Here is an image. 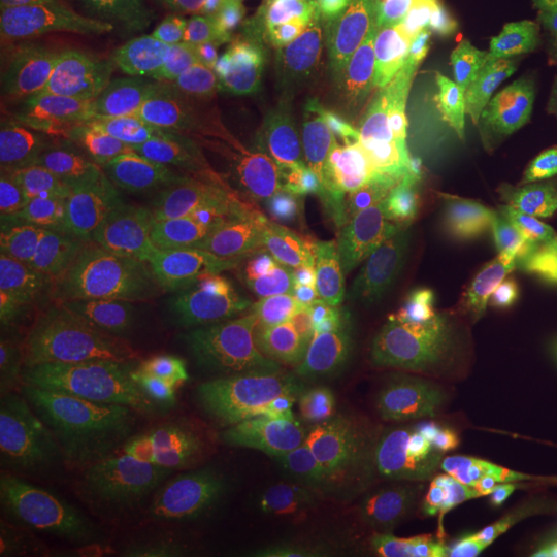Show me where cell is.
<instances>
[{"label":"cell","mask_w":557,"mask_h":557,"mask_svg":"<svg viewBox=\"0 0 557 557\" xmlns=\"http://www.w3.org/2000/svg\"><path fill=\"white\" fill-rule=\"evenodd\" d=\"M225 59L223 46L170 34L112 2L11 15L0 29L7 79H48L100 64L202 71Z\"/></svg>","instance_id":"6da1fadb"},{"label":"cell","mask_w":557,"mask_h":557,"mask_svg":"<svg viewBox=\"0 0 557 557\" xmlns=\"http://www.w3.org/2000/svg\"><path fill=\"white\" fill-rule=\"evenodd\" d=\"M308 434L301 419L244 407L184 471V483L239 512L298 524L314 496L304 483Z\"/></svg>","instance_id":"7a4b0ae2"},{"label":"cell","mask_w":557,"mask_h":557,"mask_svg":"<svg viewBox=\"0 0 557 557\" xmlns=\"http://www.w3.org/2000/svg\"><path fill=\"white\" fill-rule=\"evenodd\" d=\"M227 128L225 120L197 119L161 101L122 103L100 160L79 186L188 200L220 168Z\"/></svg>","instance_id":"3957f363"},{"label":"cell","mask_w":557,"mask_h":557,"mask_svg":"<svg viewBox=\"0 0 557 557\" xmlns=\"http://www.w3.org/2000/svg\"><path fill=\"white\" fill-rule=\"evenodd\" d=\"M188 234V200L75 186L52 199L36 242L98 273L135 277L143 260Z\"/></svg>","instance_id":"277c9868"},{"label":"cell","mask_w":557,"mask_h":557,"mask_svg":"<svg viewBox=\"0 0 557 557\" xmlns=\"http://www.w3.org/2000/svg\"><path fill=\"white\" fill-rule=\"evenodd\" d=\"M483 405L444 366L379 356L324 380L301 423L310 440L345 438L416 416H465Z\"/></svg>","instance_id":"5b68a950"},{"label":"cell","mask_w":557,"mask_h":557,"mask_svg":"<svg viewBox=\"0 0 557 557\" xmlns=\"http://www.w3.org/2000/svg\"><path fill=\"white\" fill-rule=\"evenodd\" d=\"M244 407L238 382L205 343L193 356L145 379L135 397V460L182 483L190 460Z\"/></svg>","instance_id":"8992f818"},{"label":"cell","mask_w":557,"mask_h":557,"mask_svg":"<svg viewBox=\"0 0 557 557\" xmlns=\"http://www.w3.org/2000/svg\"><path fill=\"white\" fill-rule=\"evenodd\" d=\"M120 106L60 89L32 101L4 156V184L23 199L59 197L83 184L119 116Z\"/></svg>","instance_id":"52a82bcc"},{"label":"cell","mask_w":557,"mask_h":557,"mask_svg":"<svg viewBox=\"0 0 557 557\" xmlns=\"http://www.w3.org/2000/svg\"><path fill=\"white\" fill-rule=\"evenodd\" d=\"M531 131V103L515 83L469 81L440 112L428 143L438 178L469 190H498L520 178Z\"/></svg>","instance_id":"ba28073f"},{"label":"cell","mask_w":557,"mask_h":557,"mask_svg":"<svg viewBox=\"0 0 557 557\" xmlns=\"http://www.w3.org/2000/svg\"><path fill=\"white\" fill-rule=\"evenodd\" d=\"M537 440L508 416L428 458L391 494L450 517H487L527 496V465Z\"/></svg>","instance_id":"9c48e42d"},{"label":"cell","mask_w":557,"mask_h":557,"mask_svg":"<svg viewBox=\"0 0 557 557\" xmlns=\"http://www.w3.org/2000/svg\"><path fill=\"white\" fill-rule=\"evenodd\" d=\"M211 349L242 379L287 386L368 363L379 354L349 345L335 331L310 324L277 306H252L207 333Z\"/></svg>","instance_id":"30bf717a"},{"label":"cell","mask_w":557,"mask_h":557,"mask_svg":"<svg viewBox=\"0 0 557 557\" xmlns=\"http://www.w3.org/2000/svg\"><path fill=\"white\" fill-rule=\"evenodd\" d=\"M485 517L440 515L395 494L320 499L299 518L312 557H405L471 535Z\"/></svg>","instance_id":"8fae6325"},{"label":"cell","mask_w":557,"mask_h":557,"mask_svg":"<svg viewBox=\"0 0 557 557\" xmlns=\"http://www.w3.org/2000/svg\"><path fill=\"white\" fill-rule=\"evenodd\" d=\"M119 557H312L296 524L176 490Z\"/></svg>","instance_id":"7c38bea8"},{"label":"cell","mask_w":557,"mask_h":557,"mask_svg":"<svg viewBox=\"0 0 557 557\" xmlns=\"http://www.w3.org/2000/svg\"><path fill=\"white\" fill-rule=\"evenodd\" d=\"M374 190L329 163H317L275 232L324 260L366 267L398 255L393 223Z\"/></svg>","instance_id":"4fadbf2b"},{"label":"cell","mask_w":557,"mask_h":557,"mask_svg":"<svg viewBox=\"0 0 557 557\" xmlns=\"http://www.w3.org/2000/svg\"><path fill=\"white\" fill-rule=\"evenodd\" d=\"M267 298L283 312L310 324L370 338L421 361L438 363L430 358V347L397 292L363 267L324 260L314 273L267 294Z\"/></svg>","instance_id":"5bb4252c"},{"label":"cell","mask_w":557,"mask_h":557,"mask_svg":"<svg viewBox=\"0 0 557 557\" xmlns=\"http://www.w3.org/2000/svg\"><path fill=\"white\" fill-rule=\"evenodd\" d=\"M465 326L473 361L499 395L533 400L557 382V331L524 304H499L475 289Z\"/></svg>","instance_id":"9a60e30c"},{"label":"cell","mask_w":557,"mask_h":557,"mask_svg":"<svg viewBox=\"0 0 557 557\" xmlns=\"http://www.w3.org/2000/svg\"><path fill=\"white\" fill-rule=\"evenodd\" d=\"M89 267L32 246L0 260V329L7 343H34L75 326L83 306L100 292Z\"/></svg>","instance_id":"2e32d148"},{"label":"cell","mask_w":557,"mask_h":557,"mask_svg":"<svg viewBox=\"0 0 557 557\" xmlns=\"http://www.w3.org/2000/svg\"><path fill=\"white\" fill-rule=\"evenodd\" d=\"M176 485L137 462L96 458L59 531L101 557H119Z\"/></svg>","instance_id":"e0dca14e"},{"label":"cell","mask_w":557,"mask_h":557,"mask_svg":"<svg viewBox=\"0 0 557 557\" xmlns=\"http://www.w3.org/2000/svg\"><path fill=\"white\" fill-rule=\"evenodd\" d=\"M314 172L283 158L221 161L188 199L190 232L244 234L275 230Z\"/></svg>","instance_id":"ac0fdd59"},{"label":"cell","mask_w":557,"mask_h":557,"mask_svg":"<svg viewBox=\"0 0 557 557\" xmlns=\"http://www.w3.org/2000/svg\"><path fill=\"white\" fill-rule=\"evenodd\" d=\"M77 331L100 338L143 379L193 356L205 345L200 331L137 287L100 289L75 320Z\"/></svg>","instance_id":"d6986e66"},{"label":"cell","mask_w":557,"mask_h":557,"mask_svg":"<svg viewBox=\"0 0 557 557\" xmlns=\"http://www.w3.org/2000/svg\"><path fill=\"white\" fill-rule=\"evenodd\" d=\"M338 98L341 91L306 71H287L234 98L225 110V124L252 149L304 153L331 126Z\"/></svg>","instance_id":"ffe728a7"},{"label":"cell","mask_w":557,"mask_h":557,"mask_svg":"<svg viewBox=\"0 0 557 557\" xmlns=\"http://www.w3.org/2000/svg\"><path fill=\"white\" fill-rule=\"evenodd\" d=\"M432 457L386 432L310 440L301 475L314 498L391 494Z\"/></svg>","instance_id":"44dd1931"},{"label":"cell","mask_w":557,"mask_h":557,"mask_svg":"<svg viewBox=\"0 0 557 557\" xmlns=\"http://www.w3.org/2000/svg\"><path fill=\"white\" fill-rule=\"evenodd\" d=\"M163 9L205 41L236 46L257 62L292 59L306 25L285 0H160Z\"/></svg>","instance_id":"7402d4cb"},{"label":"cell","mask_w":557,"mask_h":557,"mask_svg":"<svg viewBox=\"0 0 557 557\" xmlns=\"http://www.w3.org/2000/svg\"><path fill=\"white\" fill-rule=\"evenodd\" d=\"M135 278L165 298L180 319L200 333L246 308L269 304L262 292L174 246L143 260Z\"/></svg>","instance_id":"603a6c76"},{"label":"cell","mask_w":557,"mask_h":557,"mask_svg":"<svg viewBox=\"0 0 557 557\" xmlns=\"http://www.w3.org/2000/svg\"><path fill=\"white\" fill-rule=\"evenodd\" d=\"M94 462L64 448L2 440V506L59 529Z\"/></svg>","instance_id":"cb8c5ba5"},{"label":"cell","mask_w":557,"mask_h":557,"mask_svg":"<svg viewBox=\"0 0 557 557\" xmlns=\"http://www.w3.org/2000/svg\"><path fill=\"white\" fill-rule=\"evenodd\" d=\"M133 436L135 397L71 395L54 403L52 411L34 430L4 434L2 440L54 446L103 460L137 462Z\"/></svg>","instance_id":"d4e9b609"},{"label":"cell","mask_w":557,"mask_h":557,"mask_svg":"<svg viewBox=\"0 0 557 557\" xmlns=\"http://www.w3.org/2000/svg\"><path fill=\"white\" fill-rule=\"evenodd\" d=\"M172 246L218 267L264 296L294 285L324 262L283 238L275 230L244 234L190 232Z\"/></svg>","instance_id":"484cf974"},{"label":"cell","mask_w":557,"mask_h":557,"mask_svg":"<svg viewBox=\"0 0 557 557\" xmlns=\"http://www.w3.org/2000/svg\"><path fill=\"white\" fill-rule=\"evenodd\" d=\"M48 380L54 403L71 395L137 397L145 379L100 338L77 329L25 345Z\"/></svg>","instance_id":"4316f807"},{"label":"cell","mask_w":557,"mask_h":557,"mask_svg":"<svg viewBox=\"0 0 557 557\" xmlns=\"http://www.w3.org/2000/svg\"><path fill=\"white\" fill-rule=\"evenodd\" d=\"M347 170L376 195L395 199H419L438 176L436 156L428 139L398 124L347 161Z\"/></svg>","instance_id":"83f0119b"},{"label":"cell","mask_w":557,"mask_h":557,"mask_svg":"<svg viewBox=\"0 0 557 557\" xmlns=\"http://www.w3.org/2000/svg\"><path fill=\"white\" fill-rule=\"evenodd\" d=\"M395 124L391 94L363 83L341 91L331 126L301 156L314 163H347Z\"/></svg>","instance_id":"f1b7e54d"},{"label":"cell","mask_w":557,"mask_h":557,"mask_svg":"<svg viewBox=\"0 0 557 557\" xmlns=\"http://www.w3.org/2000/svg\"><path fill=\"white\" fill-rule=\"evenodd\" d=\"M460 75L440 60L428 32H388L374 41L366 83L393 94L418 83L444 89L458 83Z\"/></svg>","instance_id":"f546056e"},{"label":"cell","mask_w":557,"mask_h":557,"mask_svg":"<svg viewBox=\"0 0 557 557\" xmlns=\"http://www.w3.org/2000/svg\"><path fill=\"white\" fill-rule=\"evenodd\" d=\"M54 398L38 363L21 343L2 341L0 356V430L23 434L52 411Z\"/></svg>","instance_id":"4dcf8cb0"},{"label":"cell","mask_w":557,"mask_h":557,"mask_svg":"<svg viewBox=\"0 0 557 557\" xmlns=\"http://www.w3.org/2000/svg\"><path fill=\"white\" fill-rule=\"evenodd\" d=\"M492 29L483 0H450L436 25L428 32L440 60L462 73V62L473 59Z\"/></svg>","instance_id":"1f68e13d"},{"label":"cell","mask_w":557,"mask_h":557,"mask_svg":"<svg viewBox=\"0 0 557 557\" xmlns=\"http://www.w3.org/2000/svg\"><path fill=\"white\" fill-rule=\"evenodd\" d=\"M374 52V41L356 29H337L308 60L304 71L320 83L345 91L363 85Z\"/></svg>","instance_id":"d6a6232c"},{"label":"cell","mask_w":557,"mask_h":557,"mask_svg":"<svg viewBox=\"0 0 557 557\" xmlns=\"http://www.w3.org/2000/svg\"><path fill=\"white\" fill-rule=\"evenodd\" d=\"M0 557H101L98 552L62 535L59 529L11 508L0 510Z\"/></svg>","instance_id":"836d02e7"},{"label":"cell","mask_w":557,"mask_h":557,"mask_svg":"<svg viewBox=\"0 0 557 557\" xmlns=\"http://www.w3.org/2000/svg\"><path fill=\"white\" fill-rule=\"evenodd\" d=\"M524 292L557 331V213L541 221L529 239L522 267Z\"/></svg>","instance_id":"e575fe53"},{"label":"cell","mask_w":557,"mask_h":557,"mask_svg":"<svg viewBox=\"0 0 557 557\" xmlns=\"http://www.w3.org/2000/svg\"><path fill=\"white\" fill-rule=\"evenodd\" d=\"M556 522L533 502L517 499L490 533V557H515L533 549L552 533Z\"/></svg>","instance_id":"d590c367"},{"label":"cell","mask_w":557,"mask_h":557,"mask_svg":"<svg viewBox=\"0 0 557 557\" xmlns=\"http://www.w3.org/2000/svg\"><path fill=\"white\" fill-rule=\"evenodd\" d=\"M338 20L366 27H405L411 0H317Z\"/></svg>","instance_id":"8d00e7d4"},{"label":"cell","mask_w":557,"mask_h":557,"mask_svg":"<svg viewBox=\"0 0 557 557\" xmlns=\"http://www.w3.org/2000/svg\"><path fill=\"white\" fill-rule=\"evenodd\" d=\"M438 91V87L432 83H418V85H409L393 91L391 103H393L398 126L428 139L438 116L436 101H434Z\"/></svg>","instance_id":"74e56055"},{"label":"cell","mask_w":557,"mask_h":557,"mask_svg":"<svg viewBox=\"0 0 557 557\" xmlns=\"http://www.w3.org/2000/svg\"><path fill=\"white\" fill-rule=\"evenodd\" d=\"M527 496L537 502L557 524V448L541 444L533 448L527 465Z\"/></svg>","instance_id":"f35d334b"},{"label":"cell","mask_w":557,"mask_h":557,"mask_svg":"<svg viewBox=\"0 0 557 557\" xmlns=\"http://www.w3.org/2000/svg\"><path fill=\"white\" fill-rule=\"evenodd\" d=\"M527 40L531 57L557 48V0H535L527 21Z\"/></svg>","instance_id":"ab89813d"},{"label":"cell","mask_w":557,"mask_h":557,"mask_svg":"<svg viewBox=\"0 0 557 557\" xmlns=\"http://www.w3.org/2000/svg\"><path fill=\"white\" fill-rule=\"evenodd\" d=\"M110 2H114V0H0V9H2V17H11V15H25V13L110 4Z\"/></svg>","instance_id":"60d3db41"},{"label":"cell","mask_w":557,"mask_h":557,"mask_svg":"<svg viewBox=\"0 0 557 557\" xmlns=\"http://www.w3.org/2000/svg\"><path fill=\"white\" fill-rule=\"evenodd\" d=\"M448 2L450 0H411L407 21H405V29H409V32H430L436 25L440 15L444 13Z\"/></svg>","instance_id":"b9f144b4"},{"label":"cell","mask_w":557,"mask_h":557,"mask_svg":"<svg viewBox=\"0 0 557 557\" xmlns=\"http://www.w3.org/2000/svg\"><path fill=\"white\" fill-rule=\"evenodd\" d=\"M533 403V413L537 419L539 430L549 440L557 442V382L545 393H541Z\"/></svg>","instance_id":"7bdbcfd3"},{"label":"cell","mask_w":557,"mask_h":557,"mask_svg":"<svg viewBox=\"0 0 557 557\" xmlns=\"http://www.w3.org/2000/svg\"><path fill=\"white\" fill-rule=\"evenodd\" d=\"M535 64V75H537L539 85L552 94L557 96V48L556 50H547L543 54L533 57Z\"/></svg>","instance_id":"ee69618b"},{"label":"cell","mask_w":557,"mask_h":557,"mask_svg":"<svg viewBox=\"0 0 557 557\" xmlns=\"http://www.w3.org/2000/svg\"><path fill=\"white\" fill-rule=\"evenodd\" d=\"M515 557H557V524L552 529V533L543 539L539 545L529 552H522Z\"/></svg>","instance_id":"f6af8a7d"},{"label":"cell","mask_w":557,"mask_h":557,"mask_svg":"<svg viewBox=\"0 0 557 557\" xmlns=\"http://www.w3.org/2000/svg\"><path fill=\"white\" fill-rule=\"evenodd\" d=\"M405 557H455L450 556V554H444V552H440V547L436 549H423V552H413V554H409V556Z\"/></svg>","instance_id":"bcb514c9"},{"label":"cell","mask_w":557,"mask_h":557,"mask_svg":"<svg viewBox=\"0 0 557 557\" xmlns=\"http://www.w3.org/2000/svg\"><path fill=\"white\" fill-rule=\"evenodd\" d=\"M554 124H556V133H557V108H556V120H554Z\"/></svg>","instance_id":"7dc6e473"}]
</instances>
